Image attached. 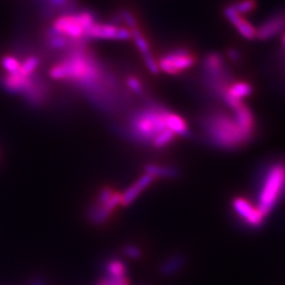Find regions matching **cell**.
Here are the masks:
<instances>
[{
    "mask_svg": "<svg viewBox=\"0 0 285 285\" xmlns=\"http://www.w3.org/2000/svg\"><path fill=\"white\" fill-rule=\"evenodd\" d=\"M201 127L207 140L221 149H237L250 140L239 127L235 117L225 113L221 109H215L203 115Z\"/></svg>",
    "mask_w": 285,
    "mask_h": 285,
    "instance_id": "6da1fadb",
    "label": "cell"
},
{
    "mask_svg": "<svg viewBox=\"0 0 285 285\" xmlns=\"http://www.w3.org/2000/svg\"><path fill=\"white\" fill-rule=\"evenodd\" d=\"M168 112L167 109L158 104H150L140 109L130 117L128 134L134 140L151 144L158 134L168 129L166 125Z\"/></svg>",
    "mask_w": 285,
    "mask_h": 285,
    "instance_id": "7a4b0ae2",
    "label": "cell"
},
{
    "mask_svg": "<svg viewBox=\"0 0 285 285\" xmlns=\"http://www.w3.org/2000/svg\"><path fill=\"white\" fill-rule=\"evenodd\" d=\"M285 194V163L277 162L270 165L263 179L258 195V209L268 216L273 207Z\"/></svg>",
    "mask_w": 285,
    "mask_h": 285,
    "instance_id": "3957f363",
    "label": "cell"
},
{
    "mask_svg": "<svg viewBox=\"0 0 285 285\" xmlns=\"http://www.w3.org/2000/svg\"><path fill=\"white\" fill-rule=\"evenodd\" d=\"M203 82L208 91L220 98L227 88L234 83L232 73L225 67L221 54L212 52L205 56L203 61Z\"/></svg>",
    "mask_w": 285,
    "mask_h": 285,
    "instance_id": "277c9868",
    "label": "cell"
},
{
    "mask_svg": "<svg viewBox=\"0 0 285 285\" xmlns=\"http://www.w3.org/2000/svg\"><path fill=\"white\" fill-rule=\"evenodd\" d=\"M195 63V57L191 52L186 49H175L166 53L159 61L160 71L169 75H178L188 70Z\"/></svg>",
    "mask_w": 285,
    "mask_h": 285,
    "instance_id": "5b68a950",
    "label": "cell"
},
{
    "mask_svg": "<svg viewBox=\"0 0 285 285\" xmlns=\"http://www.w3.org/2000/svg\"><path fill=\"white\" fill-rule=\"evenodd\" d=\"M119 204L120 193L114 192L110 188H104L98 194L97 202L90 208L88 217L94 224H103Z\"/></svg>",
    "mask_w": 285,
    "mask_h": 285,
    "instance_id": "8992f818",
    "label": "cell"
},
{
    "mask_svg": "<svg viewBox=\"0 0 285 285\" xmlns=\"http://www.w3.org/2000/svg\"><path fill=\"white\" fill-rule=\"evenodd\" d=\"M52 30L61 36L67 37L70 40L85 39L86 30L81 25L76 14H65L58 17L54 21Z\"/></svg>",
    "mask_w": 285,
    "mask_h": 285,
    "instance_id": "52a82bcc",
    "label": "cell"
},
{
    "mask_svg": "<svg viewBox=\"0 0 285 285\" xmlns=\"http://www.w3.org/2000/svg\"><path fill=\"white\" fill-rule=\"evenodd\" d=\"M117 39L129 40L132 38L131 31L126 28H118L114 25L94 24L85 33V39Z\"/></svg>",
    "mask_w": 285,
    "mask_h": 285,
    "instance_id": "ba28073f",
    "label": "cell"
},
{
    "mask_svg": "<svg viewBox=\"0 0 285 285\" xmlns=\"http://www.w3.org/2000/svg\"><path fill=\"white\" fill-rule=\"evenodd\" d=\"M233 207L237 215L250 227L258 228L264 222L265 217L261 213L258 207L254 206L244 198L234 199Z\"/></svg>",
    "mask_w": 285,
    "mask_h": 285,
    "instance_id": "9c48e42d",
    "label": "cell"
},
{
    "mask_svg": "<svg viewBox=\"0 0 285 285\" xmlns=\"http://www.w3.org/2000/svg\"><path fill=\"white\" fill-rule=\"evenodd\" d=\"M285 31V12L270 16L257 29V38L265 41L277 36Z\"/></svg>",
    "mask_w": 285,
    "mask_h": 285,
    "instance_id": "30bf717a",
    "label": "cell"
},
{
    "mask_svg": "<svg viewBox=\"0 0 285 285\" xmlns=\"http://www.w3.org/2000/svg\"><path fill=\"white\" fill-rule=\"evenodd\" d=\"M224 15L229 23L236 28L241 36L248 40H254L257 38V29L249 21L244 19L242 15L238 14L232 5L224 9Z\"/></svg>",
    "mask_w": 285,
    "mask_h": 285,
    "instance_id": "8fae6325",
    "label": "cell"
},
{
    "mask_svg": "<svg viewBox=\"0 0 285 285\" xmlns=\"http://www.w3.org/2000/svg\"><path fill=\"white\" fill-rule=\"evenodd\" d=\"M153 181H155V178H152L150 174H142L136 182L133 183V185H131L123 193H120V204L128 206L131 203H133L141 191H144L148 186L152 184Z\"/></svg>",
    "mask_w": 285,
    "mask_h": 285,
    "instance_id": "7c38bea8",
    "label": "cell"
},
{
    "mask_svg": "<svg viewBox=\"0 0 285 285\" xmlns=\"http://www.w3.org/2000/svg\"><path fill=\"white\" fill-rule=\"evenodd\" d=\"M233 112L239 127L242 129L243 132L251 139L255 129V118L253 112H251L250 109L244 103L235 108Z\"/></svg>",
    "mask_w": 285,
    "mask_h": 285,
    "instance_id": "4fadbf2b",
    "label": "cell"
},
{
    "mask_svg": "<svg viewBox=\"0 0 285 285\" xmlns=\"http://www.w3.org/2000/svg\"><path fill=\"white\" fill-rule=\"evenodd\" d=\"M166 125L167 128L172 131L174 135H180V136H189L190 130L188 128L187 123L186 120L180 116L177 113L173 112H168L167 117H166Z\"/></svg>",
    "mask_w": 285,
    "mask_h": 285,
    "instance_id": "5bb4252c",
    "label": "cell"
},
{
    "mask_svg": "<svg viewBox=\"0 0 285 285\" xmlns=\"http://www.w3.org/2000/svg\"><path fill=\"white\" fill-rule=\"evenodd\" d=\"M145 173L150 174L155 179H175L179 177L180 171L171 166H161L156 164H149L145 167Z\"/></svg>",
    "mask_w": 285,
    "mask_h": 285,
    "instance_id": "9a60e30c",
    "label": "cell"
},
{
    "mask_svg": "<svg viewBox=\"0 0 285 285\" xmlns=\"http://www.w3.org/2000/svg\"><path fill=\"white\" fill-rule=\"evenodd\" d=\"M185 259L181 255H174L165 260V262L161 265V273L163 276H171L178 272L184 265Z\"/></svg>",
    "mask_w": 285,
    "mask_h": 285,
    "instance_id": "2e32d148",
    "label": "cell"
},
{
    "mask_svg": "<svg viewBox=\"0 0 285 285\" xmlns=\"http://www.w3.org/2000/svg\"><path fill=\"white\" fill-rule=\"evenodd\" d=\"M226 91L232 96L238 98V100L243 101V98L253 93V87L245 82H237L230 85Z\"/></svg>",
    "mask_w": 285,
    "mask_h": 285,
    "instance_id": "e0dca14e",
    "label": "cell"
},
{
    "mask_svg": "<svg viewBox=\"0 0 285 285\" xmlns=\"http://www.w3.org/2000/svg\"><path fill=\"white\" fill-rule=\"evenodd\" d=\"M38 4H47V7H43V9H47L45 11L46 14H53L55 10H72L76 4V0H35Z\"/></svg>",
    "mask_w": 285,
    "mask_h": 285,
    "instance_id": "ac0fdd59",
    "label": "cell"
},
{
    "mask_svg": "<svg viewBox=\"0 0 285 285\" xmlns=\"http://www.w3.org/2000/svg\"><path fill=\"white\" fill-rule=\"evenodd\" d=\"M106 271L107 276L112 277V278H126L127 275V267L126 264L118 259L110 260L106 265Z\"/></svg>",
    "mask_w": 285,
    "mask_h": 285,
    "instance_id": "d6986e66",
    "label": "cell"
},
{
    "mask_svg": "<svg viewBox=\"0 0 285 285\" xmlns=\"http://www.w3.org/2000/svg\"><path fill=\"white\" fill-rule=\"evenodd\" d=\"M130 31H131V35H132V39L134 40L135 45H136L137 49L139 50V52L141 53V55H142V57H144V59L153 56L152 53H151V50H150V47H149V43L146 40V38L142 36L140 30L138 28H136V29L130 30Z\"/></svg>",
    "mask_w": 285,
    "mask_h": 285,
    "instance_id": "ffe728a7",
    "label": "cell"
},
{
    "mask_svg": "<svg viewBox=\"0 0 285 285\" xmlns=\"http://www.w3.org/2000/svg\"><path fill=\"white\" fill-rule=\"evenodd\" d=\"M174 137L175 135L172 131H170L169 129H165L156 136V138L151 142V145L156 148H164L169 145L171 141H173Z\"/></svg>",
    "mask_w": 285,
    "mask_h": 285,
    "instance_id": "44dd1931",
    "label": "cell"
},
{
    "mask_svg": "<svg viewBox=\"0 0 285 285\" xmlns=\"http://www.w3.org/2000/svg\"><path fill=\"white\" fill-rule=\"evenodd\" d=\"M38 64H39L38 57H35V56L28 57L23 63H20V68L18 72L25 76H30L37 69Z\"/></svg>",
    "mask_w": 285,
    "mask_h": 285,
    "instance_id": "7402d4cb",
    "label": "cell"
},
{
    "mask_svg": "<svg viewBox=\"0 0 285 285\" xmlns=\"http://www.w3.org/2000/svg\"><path fill=\"white\" fill-rule=\"evenodd\" d=\"M232 7L238 14L244 15L250 13L256 8V2L255 0H240L232 5Z\"/></svg>",
    "mask_w": 285,
    "mask_h": 285,
    "instance_id": "603a6c76",
    "label": "cell"
},
{
    "mask_svg": "<svg viewBox=\"0 0 285 285\" xmlns=\"http://www.w3.org/2000/svg\"><path fill=\"white\" fill-rule=\"evenodd\" d=\"M2 64L5 70L7 71V73L17 72L20 68L19 60L13 56H5L2 60Z\"/></svg>",
    "mask_w": 285,
    "mask_h": 285,
    "instance_id": "cb8c5ba5",
    "label": "cell"
},
{
    "mask_svg": "<svg viewBox=\"0 0 285 285\" xmlns=\"http://www.w3.org/2000/svg\"><path fill=\"white\" fill-rule=\"evenodd\" d=\"M127 85L129 89L136 95L144 94V87H142L141 83L136 78H134V76H129L127 79Z\"/></svg>",
    "mask_w": 285,
    "mask_h": 285,
    "instance_id": "d4e9b609",
    "label": "cell"
},
{
    "mask_svg": "<svg viewBox=\"0 0 285 285\" xmlns=\"http://www.w3.org/2000/svg\"><path fill=\"white\" fill-rule=\"evenodd\" d=\"M120 18H122V21H124V23L130 28V30H133V29H136L138 28L137 27V21L135 19V17L131 14L129 11L127 10H123L122 12H120Z\"/></svg>",
    "mask_w": 285,
    "mask_h": 285,
    "instance_id": "484cf974",
    "label": "cell"
},
{
    "mask_svg": "<svg viewBox=\"0 0 285 285\" xmlns=\"http://www.w3.org/2000/svg\"><path fill=\"white\" fill-rule=\"evenodd\" d=\"M97 285H130V282L127 279V277L117 279V278L106 276L104 279L98 282Z\"/></svg>",
    "mask_w": 285,
    "mask_h": 285,
    "instance_id": "4316f807",
    "label": "cell"
},
{
    "mask_svg": "<svg viewBox=\"0 0 285 285\" xmlns=\"http://www.w3.org/2000/svg\"><path fill=\"white\" fill-rule=\"evenodd\" d=\"M123 253L130 259H138L141 256V250L135 245H126L123 249Z\"/></svg>",
    "mask_w": 285,
    "mask_h": 285,
    "instance_id": "83f0119b",
    "label": "cell"
},
{
    "mask_svg": "<svg viewBox=\"0 0 285 285\" xmlns=\"http://www.w3.org/2000/svg\"><path fill=\"white\" fill-rule=\"evenodd\" d=\"M228 57L232 59L233 61H239L241 59L240 57V53L239 51H237L236 49H230L228 51Z\"/></svg>",
    "mask_w": 285,
    "mask_h": 285,
    "instance_id": "f1b7e54d",
    "label": "cell"
},
{
    "mask_svg": "<svg viewBox=\"0 0 285 285\" xmlns=\"http://www.w3.org/2000/svg\"><path fill=\"white\" fill-rule=\"evenodd\" d=\"M31 285H45V283H43V281H42V280L37 279V280H35L34 282H32V284H31Z\"/></svg>",
    "mask_w": 285,
    "mask_h": 285,
    "instance_id": "f546056e",
    "label": "cell"
},
{
    "mask_svg": "<svg viewBox=\"0 0 285 285\" xmlns=\"http://www.w3.org/2000/svg\"><path fill=\"white\" fill-rule=\"evenodd\" d=\"M282 41H283V45H284V47H285V34H284L283 37H282Z\"/></svg>",
    "mask_w": 285,
    "mask_h": 285,
    "instance_id": "4dcf8cb0",
    "label": "cell"
}]
</instances>
